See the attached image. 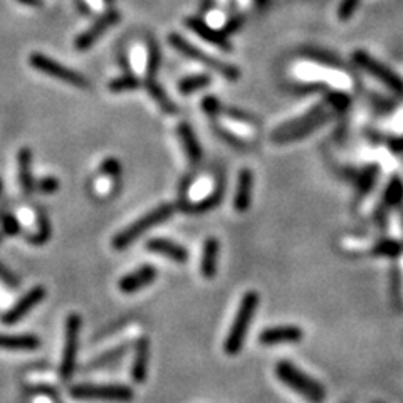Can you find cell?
I'll use <instances>...</instances> for the list:
<instances>
[{
    "label": "cell",
    "mask_w": 403,
    "mask_h": 403,
    "mask_svg": "<svg viewBox=\"0 0 403 403\" xmlns=\"http://www.w3.org/2000/svg\"><path fill=\"white\" fill-rule=\"evenodd\" d=\"M140 81L138 77L135 76H123V77H116L109 83L108 89L113 93H123V91H131V89L140 88Z\"/></svg>",
    "instance_id": "4dcf8cb0"
},
{
    "label": "cell",
    "mask_w": 403,
    "mask_h": 403,
    "mask_svg": "<svg viewBox=\"0 0 403 403\" xmlns=\"http://www.w3.org/2000/svg\"><path fill=\"white\" fill-rule=\"evenodd\" d=\"M168 42H170L175 49L180 50L183 56H187L189 59L200 62V64H205L207 68L212 69V71H217L221 76H224L225 79L236 81L241 77V71H238L236 66L229 64V62H225L222 59H217V57L207 56V53H203V50L195 48L194 44H190L189 41H185V39H183L182 36H178V34H170V36H168Z\"/></svg>",
    "instance_id": "8992f818"
},
{
    "label": "cell",
    "mask_w": 403,
    "mask_h": 403,
    "mask_svg": "<svg viewBox=\"0 0 403 403\" xmlns=\"http://www.w3.org/2000/svg\"><path fill=\"white\" fill-rule=\"evenodd\" d=\"M378 180V167L377 165H370L366 167L362 174L358 175V180H356V190H358L359 197H365V195L373 189V185Z\"/></svg>",
    "instance_id": "484cf974"
},
{
    "label": "cell",
    "mask_w": 403,
    "mask_h": 403,
    "mask_svg": "<svg viewBox=\"0 0 403 403\" xmlns=\"http://www.w3.org/2000/svg\"><path fill=\"white\" fill-rule=\"evenodd\" d=\"M304 56L311 57V59L321 61V62H324V64H330V66H341L343 64L341 59H339V57H336V54L326 53V50L304 49Z\"/></svg>",
    "instance_id": "d6a6232c"
},
{
    "label": "cell",
    "mask_w": 403,
    "mask_h": 403,
    "mask_svg": "<svg viewBox=\"0 0 403 403\" xmlns=\"http://www.w3.org/2000/svg\"><path fill=\"white\" fill-rule=\"evenodd\" d=\"M39 341L34 335H2L0 332V350L7 351H34L37 350Z\"/></svg>",
    "instance_id": "44dd1931"
},
{
    "label": "cell",
    "mask_w": 403,
    "mask_h": 403,
    "mask_svg": "<svg viewBox=\"0 0 403 403\" xmlns=\"http://www.w3.org/2000/svg\"><path fill=\"white\" fill-rule=\"evenodd\" d=\"M242 26H244V17H242V15H237V17L230 19V21L227 22L225 29H224V34L236 32V30H238V27H242Z\"/></svg>",
    "instance_id": "60d3db41"
},
{
    "label": "cell",
    "mask_w": 403,
    "mask_h": 403,
    "mask_svg": "<svg viewBox=\"0 0 403 403\" xmlns=\"http://www.w3.org/2000/svg\"><path fill=\"white\" fill-rule=\"evenodd\" d=\"M222 195H224V190L222 187H217V190H214L209 197H205L200 202H195L191 205H187L185 209L191 214H202V212H209V210L215 209L222 200Z\"/></svg>",
    "instance_id": "4316f807"
},
{
    "label": "cell",
    "mask_w": 403,
    "mask_h": 403,
    "mask_svg": "<svg viewBox=\"0 0 403 403\" xmlns=\"http://www.w3.org/2000/svg\"><path fill=\"white\" fill-rule=\"evenodd\" d=\"M202 109L210 116V118H215V116L222 115L224 113V106L221 104V101L214 96H207L202 100Z\"/></svg>",
    "instance_id": "e575fe53"
},
{
    "label": "cell",
    "mask_w": 403,
    "mask_h": 403,
    "mask_svg": "<svg viewBox=\"0 0 403 403\" xmlns=\"http://www.w3.org/2000/svg\"><path fill=\"white\" fill-rule=\"evenodd\" d=\"M224 113H225L227 116H230V118H232V120L242 121V123L256 124V120H254L252 116L249 115V113H244V111H241V109H225V108H224Z\"/></svg>",
    "instance_id": "f35d334b"
},
{
    "label": "cell",
    "mask_w": 403,
    "mask_h": 403,
    "mask_svg": "<svg viewBox=\"0 0 403 403\" xmlns=\"http://www.w3.org/2000/svg\"><path fill=\"white\" fill-rule=\"evenodd\" d=\"M30 64H32L34 69H37V71L48 74L50 77H57V79H61L62 83H68L71 86H76V88H89V81L86 79L84 76H81L79 73L76 71H71V69L64 68V66L59 64V62L49 59V57L42 56V54H37L34 53L32 56H30Z\"/></svg>",
    "instance_id": "9c48e42d"
},
{
    "label": "cell",
    "mask_w": 403,
    "mask_h": 403,
    "mask_svg": "<svg viewBox=\"0 0 403 403\" xmlns=\"http://www.w3.org/2000/svg\"><path fill=\"white\" fill-rule=\"evenodd\" d=\"M0 194H2V180H0Z\"/></svg>",
    "instance_id": "ee69618b"
},
{
    "label": "cell",
    "mask_w": 403,
    "mask_h": 403,
    "mask_svg": "<svg viewBox=\"0 0 403 403\" xmlns=\"http://www.w3.org/2000/svg\"><path fill=\"white\" fill-rule=\"evenodd\" d=\"M19 2H22V3H27V6H42V2L41 0H19Z\"/></svg>",
    "instance_id": "7bdbcfd3"
},
{
    "label": "cell",
    "mask_w": 403,
    "mask_h": 403,
    "mask_svg": "<svg viewBox=\"0 0 403 403\" xmlns=\"http://www.w3.org/2000/svg\"><path fill=\"white\" fill-rule=\"evenodd\" d=\"M180 143H182L183 151H185L187 158L190 160L191 165H197V163L202 162L203 158V151L200 143H198L197 136H195L194 130L190 128V124L187 123H180L177 128Z\"/></svg>",
    "instance_id": "d6986e66"
},
{
    "label": "cell",
    "mask_w": 403,
    "mask_h": 403,
    "mask_svg": "<svg viewBox=\"0 0 403 403\" xmlns=\"http://www.w3.org/2000/svg\"><path fill=\"white\" fill-rule=\"evenodd\" d=\"M403 252V244L393 238H383V241L377 242L371 249V256L373 257H383V259H398Z\"/></svg>",
    "instance_id": "7402d4cb"
},
{
    "label": "cell",
    "mask_w": 403,
    "mask_h": 403,
    "mask_svg": "<svg viewBox=\"0 0 403 403\" xmlns=\"http://www.w3.org/2000/svg\"><path fill=\"white\" fill-rule=\"evenodd\" d=\"M147 249L150 252L156 254V256H162L165 259L177 262V264H185L189 261L190 254L183 245L177 244V242L170 241V238L165 237H153L147 242Z\"/></svg>",
    "instance_id": "4fadbf2b"
},
{
    "label": "cell",
    "mask_w": 403,
    "mask_h": 403,
    "mask_svg": "<svg viewBox=\"0 0 403 403\" xmlns=\"http://www.w3.org/2000/svg\"><path fill=\"white\" fill-rule=\"evenodd\" d=\"M147 89L163 111L170 113V115H175V113L178 111L177 104L171 103V100L165 95V91H163V89L155 83V77H147Z\"/></svg>",
    "instance_id": "cb8c5ba5"
},
{
    "label": "cell",
    "mask_w": 403,
    "mask_h": 403,
    "mask_svg": "<svg viewBox=\"0 0 403 403\" xmlns=\"http://www.w3.org/2000/svg\"><path fill=\"white\" fill-rule=\"evenodd\" d=\"M403 200V182L398 177L390 180L385 194H383V203L386 207H395Z\"/></svg>",
    "instance_id": "83f0119b"
},
{
    "label": "cell",
    "mask_w": 403,
    "mask_h": 403,
    "mask_svg": "<svg viewBox=\"0 0 403 403\" xmlns=\"http://www.w3.org/2000/svg\"><path fill=\"white\" fill-rule=\"evenodd\" d=\"M175 212V207L171 203H162V205L155 207L153 210L147 212L143 217H140L138 221H135L130 224L126 229H123L121 232L116 234L113 237V249L116 250H124L128 249L135 241H138L140 237L144 236L148 230H151L153 227L163 224L168 218L171 217Z\"/></svg>",
    "instance_id": "277c9868"
},
{
    "label": "cell",
    "mask_w": 403,
    "mask_h": 403,
    "mask_svg": "<svg viewBox=\"0 0 403 403\" xmlns=\"http://www.w3.org/2000/svg\"><path fill=\"white\" fill-rule=\"evenodd\" d=\"M118 21H120V12H116V10H108L103 17L97 19L95 24H93L91 29L86 30L84 34H81V36L76 39V49L84 50V49L91 48L97 39L103 36L109 27L115 26Z\"/></svg>",
    "instance_id": "5bb4252c"
},
{
    "label": "cell",
    "mask_w": 403,
    "mask_h": 403,
    "mask_svg": "<svg viewBox=\"0 0 403 403\" xmlns=\"http://www.w3.org/2000/svg\"><path fill=\"white\" fill-rule=\"evenodd\" d=\"M210 83H212V79H210L209 74H195V76L183 77V79L180 81L178 91L182 93V95H191V93L198 91V89L210 86Z\"/></svg>",
    "instance_id": "d4e9b609"
},
{
    "label": "cell",
    "mask_w": 403,
    "mask_h": 403,
    "mask_svg": "<svg viewBox=\"0 0 403 403\" xmlns=\"http://www.w3.org/2000/svg\"><path fill=\"white\" fill-rule=\"evenodd\" d=\"M388 147L395 153H403V136H397V138H391L388 142Z\"/></svg>",
    "instance_id": "b9f144b4"
},
{
    "label": "cell",
    "mask_w": 403,
    "mask_h": 403,
    "mask_svg": "<svg viewBox=\"0 0 403 403\" xmlns=\"http://www.w3.org/2000/svg\"><path fill=\"white\" fill-rule=\"evenodd\" d=\"M185 24L189 27L190 30H194L197 36H200L203 41L210 42V44L217 46V48H221L222 50H232V44L229 42V39H227V34L224 32H218V30H215L214 27H210L207 22H203L202 19L198 17H187L185 19Z\"/></svg>",
    "instance_id": "2e32d148"
},
{
    "label": "cell",
    "mask_w": 403,
    "mask_h": 403,
    "mask_svg": "<svg viewBox=\"0 0 403 403\" xmlns=\"http://www.w3.org/2000/svg\"><path fill=\"white\" fill-rule=\"evenodd\" d=\"M259 303H261L259 292L249 291L242 296L236 316H234L232 326H230V330L225 336L224 341L225 355L236 356L242 351L245 339H247L250 323H252V318L256 316Z\"/></svg>",
    "instance_id": "6da1fadb"
},
{
    "label": "cell",
    "mask_w": 403,
    "mask_h": 403,
    "mask_svg": "<svg viewBox=\"0 0 403 403\" xmlns=\"http://www.w3.org/2000/svg\"><path fill=\"white\" fill-rule=\"evenodd\" d=\"M156 276H158V272H156V268L153 264H143L140 268H136L135 271L128 272L126 276L121 277L118 289L123 294H133V292H138L153 284Z\"/></svg>",
    "instance_id": "8fae6325"
},
{
    "label": "cell",
    "mask_w": 403,
    "mask_h": 403,
    "mask_svg": "<svg viewBox=\"0 0 403 403\" xmlns=\"http://www.w3.org/2000/svg\"><path fill=\"white\" fill-rule=\"evenodd\" d=\"M128 348H130V344H120V346L113 348V350H108L104 351V353H101L97 358L93 359L91 363L88 365V370H100V368H106L111 365V363H116L120 358H123L124 355H126Z\"/></svg>",
    "instance_id": "603a6c76"
},
{
    "label": "cell",
    "mask_w": 403,
    "mask_h": 403,
    "mask_svg": "<svg viewBox=\"0 0 403 403\" xmlns=\"http://www.w3.org/2000/svg\"><path fill=\"white\" fill-rule=\"evenodd\" d=\"M402 292H403L402 274L400 271H398V268H393L390 274V294L397 308H402V299H403Z\"/></svg>",
    "instance_id": "f546056e"
},
{
    "label": "cell",
    "mask_w": 403,
    "mask_h": 403,
    "mask_svg": "<svg viewBox=\"0 0 403 403\" xmlns=\"http://www.w3.org/2000/svg\"><path fill=\"white\" fill-rule=\"evenodd\" d=\"M81 328H83V319L79 315L73 312L66 318L64 326V348H62L59 375L62 382H69L73 378L74 370H76V358L77 348H79V336Z\"/></svg>",
    "instance_id": "52a82bcc"
},
{
    "label": "cell",
    "mask_w": 403,
    "mask_h": 403,
    "mask_svg": "<svg viewBox=\"0 0 403 403\" xmlns=\"http://www.w3.org/2000/svg\"><path fill=\"white\" fill-rule=\"evenodd\" d=\"M215 131L218 133V136H221L222 140H225L227 143H230V144H234L236 148H245V143L244 142H241V140L236 138V136L232 135L230 131H227L224 130V128H221V126H215Z\"/></svg>",
    "instance_id": "ab89813d"
},
{
    "label": "cell",
    "mask_w": 403,
    "mask_h": 403,
    "mask_svg": "<svg viewBox=\"0 0 403 403\" xmlns=\"http://www.w3.org/2000/svg\"><path fill=\"white\" fill-rule=\"evenodd\" d=\"M0 224H2L3 232L9 234V236H17V234L21 232V224H19V221L12 214L9 212L0 214Z\"/></svg>",
    "instance_id": "836d02e7"
},
{
    "label": "cell",
    "mask_w": 403,
    "mask_h": 403,
    "mask_svg": "<svg viewBox=\"0 0 403 403\" xmlns=\"http://www.w3.org/2000/svg\"><path fill=\"white\" fill-rule=\"evenodd\" d=\"M49 237H50L49 218H48V215H46L44 210L41 209L37 212V234L36 236H30V242L36 245H41V244H46Z\"/></svg>",
    "instance_id": "f1b7e54d"
},
{
    "label": "cell",
    "mask_w": 403,
    "mask_h": 403,
    "mask_svg": "<svg viewBox=\"0 0 403 403\" xmlns=\"http://www.w3.org/2000/svg\"><path fill=\"white\" fill-rule=\"evenodd\" d=\"M304 331L299 326H292V324H284V326H272L265 328L261 331L259 343L265 346H272V344H288V343H299L303 341Z\"/></svg>",
    "instance_id": "7c38bea8"
},
{
    "label": "cell",
    "mask_w": 403,
    "mask_h": 403,
    "mask_svg": "<svg viewBox=\"0 0 403 403\" xmlns=\"http://www.w3.org/2000/svg\"><path fill=\"white\" fill-rule=\"evenodd\" d=\"M353 61L359 66L362 69H365L366 73H370L371 76L378 77L386 88H390L395 95H403V79L398 76L397 73L391 71L390 68H386L385 64L373 59L370 54L365 50H356L353 54Z\"/></svg>",
    "instance_id": "ba28073f"
},
{
    "label": "cell",
    "mask_w": 403,
    "mask_h": 403,
    "mask_svg": "<svg viewBox=\"0 0 403 403\" xmlns=\"http://www.w3.org/2000/svg\"><path fill=\"white\" fill-rule=\"evenodd\" d=\"M328 104H331V108L338 109V111H344L348 106H350V97H348L344 93H339V91H335V93H330L326 97Z\"/></svg>",
    "instance_id": "8d00e7d4"
},
{
    "label": "cell",
    "mask_w": 403,
    "mask_h": 403,
    "mask_svg": "<svg viewBox=\"0 0 403 403\" xmlns=\"http://www.w3.org/2000/svg\"><path fill=\"white\" fill-rule=\"evenodd\" d=\"M69 395L76 400H103L126 403L135 398L131 386L120 383H81L69 390Z\"/></svg>",
    "instance_id": "5b68a950"
},
{
    "label": "cell",
    "mask_w": 403,
    "mask_h": 403,
    "mask_svg": "<svg viewBox=\"0 0 403 403\" xmlns=\"http://www.w3.org/2000/svg\"><path fill=\"white\" fill-rule=\"evenodd\" d=\"M252 187H254V175L249 168H242L238 171L236 194H234V209L238 214L247 212L250 202H252Z\"/></svg>",
    "instance_id": "e0dca14e"
},
{
    "label": "cell",
    "mask_w": 403,
    "mask_h": 403,
    "mask_svg": "<svg viewBox=\"0 0 403 403\" xmlns=\"http://www.w3.org/2000/svg\"><path fill=\"white\" fill-rule=\"evenodd\" d=\"M19 162V183H21V189L24 191V195L30 197L36 190V183H34V175H32V151L29 148H22L17 155Z\"/></svg>",
    "instance_id": "ffe728a7"
},
{
    "label": "cell",
    "mask_w": 403,
    "mask_h": 403,
    "mask_svg": "<svg viewBox=\"0 0 403 403\" xmlns=\"http://www.w3.org/2000/svg\"><path fill=\"white\" fill-rule=\"evenodd\" d=\"M358 6H359V0H341V3H339V7H338L339 21H343V22L350 21V19L353 17L355 10L358 9Z\"/></svg>",
    "instance_id": "d590c367"
},
{
    "label": "cell",
    "mask_w": 403,
    "mask_h": 403,
    "mask_svg": "<svg viewBox=\"0 0 403 403\" xmlns=\"http://www.w3.org/2000/svg\"><path fill=\"white\" fill-rule=\"evenodd\" d=\"M330 120V113L324 109L323 104H318V106L312 108L311 111L304 113L299 118L291 120L289 123L281 124L279 128H276L272 133V142L279 144L299 142V140L306 138V136L318 130L323 124H326Z\"/></svg>",
    "instance_id": "3957f363"
},
{
    "label": "cell",
    "mask_w": 403,
    "mask_h": 403,
    "mask_svg": "<svg viewBox=\"0 0 403 403\" xmlns=\"http://www.w3.org/2000/svg\"><path fill=\"white\" fill-rule=\"evenodd\" d=\"M57 189H59V180L56 177H44L37 183V190L42 191V194H54Z\"/></svg>",
    "instance_id": "74e56055"
},
{
    "label": "cell",
    "mask_w": 403,
    "mask_h": 403,
    "mask_svg": "<svg viewBox=\"0 0 403 403\" xmlns=\"http://www.w3.org/2000/svg\"><path fill=\"white\" fill-rule=\"evenodd\" d=\"M44 297H46V288H42V285H36V288H32L29 292H26V294L9 309V311L3 312L2 323L7 324V326L19 323V321L24 318V316L29 315V312L32 311L39 303H42Z\"/></svg>",
    "instance_id": "30bf717a"
},
{
    "label": "cell",
    "mask_w": 403,
    "mask_h": 403,
    "mask_svg": "<svg viewBox=\"0 0 403 403\" xmlns=\"http://www.w3.org/2000/svg\"><path fill=\"white\" fill-rule=\"evenodd\" d=\"M100 171L104 175V177H109L116 182L121 180V174H123V167L116 158H104L103 163H101Z\"/></svg>",
    "instance_id": "1f68e13d"
},
{
    "label": "cell",
    "mask_w": 403,
    "mask_h": 403,
    "mask_svg": "<svg viewBox=\"0 0 403 403\" xmlns=\"http://www.w3.org/2000/svg\"><path fill=\"white\" fill-rule=\"evenodd\" d=\"M218 256H221V244L215 237H209L203 244L200 259V272L205 279H214L217 276Z\"/></svg>",
    "instance_id": "ac0fdd59"
},
{
    "label": "cell",
    "mask_w": 403,
    "mask_h": 403,
    "mask_svg": "<svg viewBox=\"0 0 403 403\" xmlns=\"http://www.w3.org/2000/svg\"><path fill=\"white\" fill-rule=\"evenodd\" d=\"M274 371H276V377L281 383H284L294 393L301 395L304 400L311 403H323L326 400V390H324V386L319 382H316L312 377H309L308 373H304L303 370L292 365L291 362H288V359H283V362L277 363Z\"/></svg>",
    "instance_id": "7a4b0ae2"
},
{
    "label": "cell",
    "mask_w": 403,
    "mask_h": 403,
    "mask_svg": "<svg viewBox=\"0 0 403 403\" xmlns=\"http://www.w3.org/2000/svg\"><path fill=\"white\" fill-rule=\"evenodd\" d=\"M150 370V339L147 336L136 339L135 356L131 363V379L135 383H144Z\"/></svg>",
    "instance_id": "9a60e30c"
}]
</instances>
